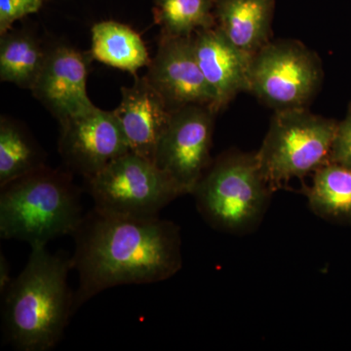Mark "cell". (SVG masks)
Instances as JSON below:
<instances>
[{
	"label": "cell",
	"mask_w": 351,
	"mask_h": 351,
	"mask_svg": "<svg viewBox=\"0 0 351 351\" xmlns=\"http://www.w3.org/2000/svg\"><path fill=\"white\" fill-rule=\"evenodd\" d=\"M73 237L75 311L108 289L161 282L182 269L179 226L159 216L132 218L93 208Z\"/></svg>",
	"instance_id": "6da1fadb"
},
{
	"label": "cell",
	"mask_w": 351,
	"mask_h": 351,
	"mask_svg": "<svg viewBox=\"0 0 351 351\" xmlns=\"http://www.w3.org/2000/svg\"><path fill=\"white\" fill-rule=\"evenodd\" d=\"M71 258L34 247L27 265L3 295L2 326L6 341L20 351H47L57 346L75 313L68 283Z\"/></svg>",
	"instance_id": "7a4b0ae2"
},
{
	"label": "cell",
	"mask_w": 351,
	"mask_h": 351,
	"mask_svg": "<svg viewBox=\"0 0 351 351\" xmlns=\"http://www.w3.org/2000/svg\"><path fill=\"white\" fill-rule=\"evenodd\" d=\"M83 217L80 191L71 172L44 167L2 186L0 235L47 246L51 240L73 235Z\"/></svg>",
	"instance_id": "3957f363"
},
{
	"label": "cell",
	"mask_w": 351,
	"mask_h": 351,
	"mask_svg": "<svg viewBox=\"0 0 351 351\" xmlns=\"http://www.w3.org/2000/svg\"><path fill=\"white\" fill-rule=\"evenodd\" d=\"M274 193L256 152H228L211 163L191 195L208 225L239 235L260 226Z\"/></svg>",
	"instance_id": "277c9868"
},
{
	"label": "cell",
	"mask_w": 351,
	"mask_h": 351,
	"mask_svg": "<svg viewBox=\"0 0 351 351\" xmlns=\"http://www.w3.org/2000/svg\"><path fill=\"white\" fill-rule=\"evenodd\" d=\"M337 126L336 120L313 114L308 108L276 112L262 147L256 152L272 191L328 163Z\"/></svg>",
	"instance_id": "5b68a950"
},
{
	"label": "cell",
	"mask_w": 351,
	"mask_h": 351,
	"mask_svg": "<svg viewBox=\"0 0 351 351\" xmlns=\"http://www.w3.org/2000/svg\"><path fill=\"white\" fill-rule=\"evenodd\" d=\"M86 182L95 209L132 218L158 217L171 202L188 195L154 161L132 152Z\"/></svg>",
	"instance_id": "8992f818"
},
{
	"label": "cell",
	"mask_w": 351,
	"mask_h": 351,
	"mask_svg": "<svg viewBox=\"0 0 351 351\" xmlns=\"http://www.w3.org/2000/svg\"><path fill=\"white\" fill-rule=\"evenodd\" d=\"M322 80L313 51L297 40L269 41L252 57L248 92L276 112L307 108Z\"/></svg>",
	"instance_id": "52a82bcc"
},
{
	"label": "cell",
	"mask_w": 351,
	"mask_h": 351,
	"mask_svg": "<svg viewBox=\"0 0 351 351\" xmlns=\"http://www.w3.org/2000/svg\"><path fill=\"white\" fill-rule=\"evenodd\" d=\"M216 112L203 106L173 110L158 147L156 163L188 195L211 165V147Z\"/></svg>",
	"instance_id": "ba28073f"
},
{
	"label": "cell",
	"mask_w": 351,
	"mask_h": 351,
	"mask_svg": "<svg viewBox=\"0 0 351 351\" xmlns=\"http://www.w3.org/2000/svg\"><path fill=\"white\" fill-rule=\"evenodd\" d=\"M60 124V154L69 172L82 176L86 181L117 157L130 152L113 112L96 107Z\"/></svg>",
	"instance_id": "9c48e42d"
},
{
	"label": "cell",
	"mask_w": 351,
	"mask_h": 351,
	"mask_svg": "<svg viewBox=\"0 0 351 351\" xmlns=\"http://www.w3.org/2000/svg\"><path fill=\"white\" fill-rule=\"evenodd\" d=\"M147 78L171 110L203 106L219 112L216 97L198 66L191 36H161Z\"/></svg>",
	"instance_id": "30bf717a"
},
{
	"label": "cell",
	"mask_w": 351,
	"mask_h": 351,
	"mask_svg": "<svg viewBox=\"0 0 351 351\" xmlns=\"http://www.w3.org/2000/svg\"><path fill=\"white\" fill-rule=\"evenodd\" d=\"M91 59V55L66 45L48 51L32 92L59 122L96 108L86 90L88 64Z\"/></svg>",
	"instance_id": "8fae6325"
},
{
	"label": "cell",
	"mask_w": 351,
	"mask_h": 351,
	"mask_svg": "<svg viewBox=\"0 0 351 351\" xmlns=\"http://www.w3.org/2000/svg\"><path fill=\"white\" fill-rule=\"evenodd\" d=\"M112 112L130 152L156 160L157 147L169 125L173 110L147 76H136L132 86L121 88V101Z\"/></svg>",
	"instance_id": "7c38bea8"
},
{
	"label": "cell",
	"mask_w": 351,
	"mask_h": 351,
	"mask_svg": "<svg viewBox=\"0 0 351 351\" xmlns=\"http://www.w3.org/2000/svg\"><path fill=\"white\" fill-rule=\"evenodd\" d=\"M198 66L221 110L240 92L248 91L252 57L239 50L217 29L191 36Z\"/></svg>",
	"instance_id": "4fadbf2b"
},
{
	"label": "cell",
	"mask_w": 351,
	"mask_h": 351,
	"mask_svg": "<svg viewBox=\"0 0 351 351\" xmlns=\"http://www.w3.org/2000/svg\"><path fill=\"white\" fill-rule=\"evenodd\" d=\"M276 0H214L216 27L239 50L253 56L269 43Z\"/></svg>",
	"instance_id": "5bb4252c"
},
{
	"label": "cell",
	"mask_w": 351,
	"mask_h": 351,
	"mask_svg": "<svg viewBox=\"0 0 351 351\" xmlns=\"http://www.w3.org/2000/svg\"><path fill=\"white\" fill-rule=\"evenodd\" d=\"M90 55L92 59L134 75L151 63L138 34L115 21H104L92 27Z\"/></svg>",
	"instance_id": "9a60e30c"
},
{
	"label": "cell",
	"mask_w": 351,
	"mask_h": 351,
	"mask_svg": "<svg viewBox=\"0 0 351 351\" xmlns=\"http://www.w3.org/2000/svg\"><path fill=\"white\" fill-rule=\"evenodd\" d=\"M307 202L317 217L337 223H351V168L326 163L313 173L306 189Z\"/></svg>",
	"instance_id": "2e32d148"
},
{
	"label": "cell",
	"mask_w": 351,
	"mask_h": 351,
	"mask_svg": "<svg viewBox=\"0 0 351 351\" xmlns=\"http://www.w3.org/2000/svg\"><path fill=\"white\" fill-rule=\"evenodd\" d=\"M48 51L24 32L1 34L0 80L32 90L40 75Z\"/></svg>",
	"instance_id": "e0dca14e"
},
{
	"label": "cell",
	"mask_w": 351,
	"mask_h": 351,
	"mask_svg": "<svg viewBox=\"0 0 351 351\" xmlns=\"http://www.w3.org/2000/svg\"><path fill=\"white\" fill-rule=\"evenodd\" d=\"M43 154L12 120L0 123V188L44 167Z\"/></svg>",
	"instance_id": "ac0fdd59"
},
{
	"label": "cell",
	"mask_w": 351,
	"mask_h": 351,
	"mask_svg": "<svg viewBox=\"0 0 351 351\" xmlns=\"http://www.w3.org/2000/svg\"><path fill=\"white\" fill-rule=\"evenodd\" d=\"M154 14L164 36H191L216 27L214 0H154Z\"/></svg>",
	"instance_id": "d6986e66"
},
{
	"label": "cell",
	"mask_w": 351,
	"mask_h": 351,
	"mask_svg": "<svg viewBox=\"0 0 351 351\" xmlns=\"http://www.w3.org/2000/svg\"><path fill=\"white\" fill-rule=\"evenodd\" d=\"M43 0H0V34H6L14 23L38 12Z\"/></svg>",
	"instance_id": "ffe728a7"
},
{
	"label": "cell",
	"mask_w": 351,
	"mask_h": 351,
	"mask_svg": "<svg viewBox=\"0 0 351 351\" xmlns=\"http://www.w3.org/2000/svg\"><path fill=\"white\" fill-rule=\"evenodd\" d=\"M328 163L351 168V114L338 122Z\"/></svg>",
	"instance_id": "44dd1931"
},
{
	"label": "cell",
	"mask_w": 351,
	"mask_h": 351,
	"mask_svg": "<svg viewBox=\"0 0 351 351\" xmlns=\"http://www.w3.org/2000/svg\"><path fill=\"white\" fill-rule=\"evenodd\" d=\"M14 278L11 276V267L3 254H0V293L3 295L12 284Z\"/></svg>",
	"instance_id": "7402d4cb"
},
{
	"label": "cell",
	"mask_w": 351,
	"mask_h": 351,
	"mask_svg": "<svg viewBox=\"0 0 351 351\" xmlns=\"http://www.w3.org/2000/svg\"><path fill=\"white\" fill-rule=\"evenodd\" d=\"M348 114H351V101H350V108H348Z\"/></svg>",
	"instance_id": "603a6c76"
}]
</instances>
